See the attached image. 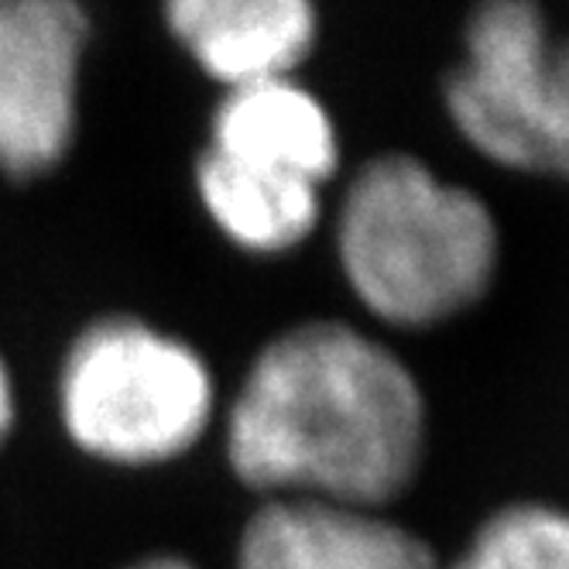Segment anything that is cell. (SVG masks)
<instances>
[{"label": "cell", "instance_id": "1", "mask_svg": "<svg viewBox=\"0 0 569 569\" xmlns=\"http://www.w3.org/2000/svg\"><path fill=\"white\" fill-rule=\"evenodd\" d=\"M217 450L254 501L391 511L429 453V398L395 343L343 316L268 333L223 395Z\"/></svg>", "mask_w": 569, "mask_h": 569}, {"label": "cell", "instance_id": "2", "mask_svg": "<svg viewBox=\"0 0 569 569\" xmlns=\"http://www.w3.org/2000/svg\"><path fill=\"white\" fill-rule=\"evenodd\" d=\"M330 237L347 296L391 333L460 319L491 292L501 264L491 207L405 151L363 161L347 179Z\"/></svg>", "mask_w": 569, "mask_h": 569}, {"label": "cell", "instance_id": "3", "mask_svg": "<svg viewBox=\"0 0 569 569\" xmlns=\"http://www.w3.org/2000/svg\"><path fill=\"white\" fill-rule=\"evenodd\" d=\"M227 385L189 333L138 309L93 312L52 371V419L97 470L158 473L217 442Z\"/></svg>", "mask_w": 569, "mask_h": 569}, {"label": "cell", "instance_id": "4", "mask_svg": "<svg viewBox=\"0 0 569 569\" xmlns=\"http://www.w3.org/2000/svg\"><path fill=\"white\" fill-rule=\"evenodd\" d=\"M442 100L487 161L569 182V38L556 42L539 0H477Z\"/></svg>", "mask_w": 569, "mask_h": 569}, {"label": "cell", "instance_id": "5", "mask_svg": "<svg viewBox=\"0 0 569 569\" xmlns=\"http://www.w3.org/2000/svg\"><path fill=\"white\" fill-rule=\"evenodd\" d=\"M90 18L79 0H0V176L38 182L79 131Z\"/></svg>", "mask_w": 569, "mask_h": 569}, {"label": "cell", "instance_id": "6", "mask_svg": "<svg viewBox=\"0 0 569 569\" xmlns=\"http://www.w3.org/2000/svg\"><path fill=\"white\" fill-rule=\"evenodd\" d=\"M230 569H442V562L391 511L271 498L243 515Z\"/></svg>", "mask_w": 569, "mask_h": 569}, {"label": "cell", "instance_id": "7", "mask_svg": "<svg viewBox=\"0 0 569 569\" xmlns=\"http://www.w3.org/2000/svg\"><path fill=\"white\" fill-rule=\"evenodd\" d=\"M189 59L227 90L292 76L316 46V0H166Z\"/></svg>", "mask_w": 569, "mask_h": 569}, {"label": "cell", "instance_id": "8", "mask_svg": "<svg viewBox=\"0 0 569 569\" xmlns=\"http://www.w3.org/2000/svg\"><path fill=\"white\" fill-rule=\"evenodd\" d=\"M207 148L319 189L340 172L337 120L292 76L227 90L210 117Z\"/></svg>", "mask_w": 569, "mask_h": 569}, {"label": "cell", "instance_id": "9", "mask_svg": "<svg viewBox=\"0 0 569 569\" xmlns=\"http://www.w3.org/2000/svg\"><path fill=\"white\" fill-rule=\"evenodd\" d=\"M199 213L230 251L281 261L327 223V189L202 148L192 169Z\"/></svg>", "mask_w": 569, "mask_h": 569}, {"label": "cell", "instance_id": "10", "mask_svg": "<svg viewBox=\"0 0 569 569\" xmlns=\"http://www.w3.org/2000/svg\"><path fill=\"white\" fill-rule=\"evenodd\" d=\"M442 569H569V511L542 501L505 505Z\"/></svg>", "mask_w": 569, "mask_h": 569}, {"label": "cell", "instance_id": "11", "mask_svg": "<svg viewBox=\"0 0 569 569\" xmlns=\"http://www.w3.org/2000/svg\"><path fill=\"white\" fill-rule=\"evenodd\" d=\"M24 422V388L11 353L0 347V457H4Z\"/></svg>", "mask_w": 569, "mask_h": 569}, {"label": "cell", "instance_id": "12", "mask_svg": "<svg viewBox=\"0 0 569 569\" xmlns=\"http://www.w3.org/2000/svg\"><path fill=\"white\" fill-rule=\"evenodd\" d=\"M120 569H207V566L196 562L189 552H179V549H151V552L128 559Z\"/></svg>", "mask_w": 569, "mask_h": 569}]
</instances>
